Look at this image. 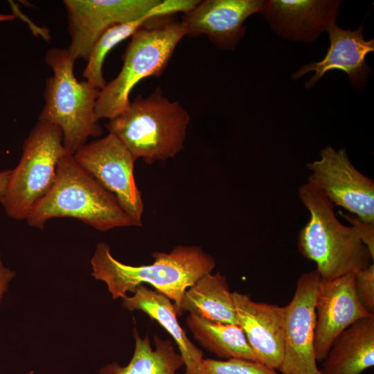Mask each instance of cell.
Here are the masks:
<instances>
[{"label": "cell", "mask_w": 374, "mask_h": 374, "mask_svg": "<svg viewBox=\"0 0 374 374\" xmlns=\"http://www.w3.org/2000/svg\"><path fill=\"white\" fill-rule=\"evenodd\" d=\"M152 264L132 266L114 258L105 242L97 244L91 259V275L103 281L112 299L125 298L140 285L148 283L172 301L178 316L185 292L200 278L211 273L214 258L196 245H178L169 253L154 252Z\"/></svg>", "instance_id": "6da1fadb"}, {"label": "cell", "mask_w": 374, "mask_h": 374, "mask_svg": "<svg viewBox=\"0 0 374 374\" xmlns=\"http://www.w3.org/2000/svg\"><path fill=\"white\" fill-rule=\"evenodd\" d=\"M54 217H73L100 231L135 226L116 197L66 153L58 161L55 182L26 218L43 229Z\"/></svg>", "instance_id": "7a4b0ae2"}, {"label": "cell", "mask_w": 374, "mask_h": 374, "mask_svg": "<svg viewBox=\"0 0 374 374\" xmlns=\"http://www.w3.org/2000/svg\"><path fill=\"white\" fill-rule=\"evenodd\" d=\"M298 194L310 213L299 233V251L316 263L321 279L331 280L355 274L373 262L374 258L354 228L339 222L334 205L317 188L306 182Z\"/></svg>", "instance_id": "3957f363"}, {"label": "cell", "mask_w": 374, "mask_h": 374, "mask_svg": "<svg viewBox=\"0 0 374 374\" xmlns=\"http://www.w3.org/2000/svg\"><path fill=\"white\" fill-rule=\"evenodd\" d=\"M189 123L187 110L157 88L146 98L138 96L105 127L136 159L152 163L181 151Z\"/></svg>", "instance_id": "277c9868"}, {"label": "cell", "mask_w": 374, "mask_h": 374, "mask_svg": "<svg viewBox=\"0 0 374 374\" xmlns=\"http://www.w3.org/2000/svg\"><path fill=\"white\" fill-rule=\"evenodd\" d=\"M45 61L53 75L46 80L45 103L38 120L59 127L64 148L73 154L89 137L102 134V127L95 117L100 90L86 80H77L73 71L75 61L67 48L48 49Z\"/></svg>", "instance_id": "5b68a950"}, {"label": "cell", "mask_w": 374, "mask_h": 374, "mask_svg": "<svg viewBox=\"0 0 374 374\" xmlns=\"http://www.w3.org/2000/svg\"><path fill=\"white\" fill-rule=\"evenodd\" d=\"M148 24L132 36L123 53V64L118 75L100 90L95 109L98 121L102 118L111 120L125 110L134 87L145 78L161 75L179 41L186 36L181 22Z\"/></svg>", "instance_id": "8992f818"}, {"label": "cell", "mask_w": 374, "mask_h": 374, "mask_svg": "<svg viewBox=\"0 0 374 374\" xmlns=\"http://www.w3.org/2000/svg\"><path fill=\"white\" fill-rule=\"evenodd\" d=\"M66 153L61 129L38 120L24 142L20 161L11 171L1 203L8 217L26 220L52 188L58 161Z\"/></svg>", "instance_id": "52a82bcc"}, {"label": "cell", "mask_w": 374, "mask_h": 374, "mask_svg": "<svg viewBox=\"0 0 374 374\" xmlns=\"http://www.w3.org/2000/svg\"><path fill=\"white\" fill-rule=\"evenodd\" d=\"M77 163L107 190L134 222L142 226L143 202L134 177L136 159L114 134L85 143L73 154Z\"/></svg>", "instance_id": "ba28073f"}, {"label": "cell", "mask_w": 374, "mask_h": 374, "mask_svg": "<svg viewBox=\"0 0 374 374\" xmlns=\"http://www.w3.org/2000/svg\"><path fill=\"white\" fill-rule=\"evenodd\" d=\"M307 182L317 188L335 206L364 222L374 224V182L350 162L346 148L327 146L319 159L307 164Z\"/></svg>", "instance_id": "9c48e42d"}, {"label": "cell", "mask_w": 374, "mask_h": 374, "mask_svg": "<svg viewBox=\"0 0 374 374\" xmlns=\"http://www.w3.org/2000/svg\"><path fill=\"white\" fill-rule=\"evenodd\" d=\"M320 276L303 274L291 301L285 305L283 374H321L314 353L315 302Z\"/></svg>", "instance_id": "30bf717a"}, {"label": "cell", "mask_w": 374, "mask_h": 374, "mask_svg": "<svg viewBox=\"0 0 374 374\" xmlns=\"http://www.w3.org/2000/svg\"><path fill=\"white\" fill-rule=\"evenodd\" d=\"M160 0H64L74 60H87L100 36L109 28L146 15Z\"/></svg>", "instance_id": "8fae6325"}, {"label": "cell", "mask_w": 374, "mask_h": 374, "mask_svg": "<svg viewBox=\"0 0 374 374\" xmlns=\"http://www.w3.org/2000/svg\"><path fill=\"white\" fill-rule=\"evenodd\" d=\"M314 353L323 362L337 337L369 313L356 294L355 274L325 280L320 278L315 302Z\"/></svg>", "instance_id": "7c38bea8"}, {"label": "cell", "mask_w": 374, "mask_h": 374, "mask_svg": "<svg viewBox=\"0 0 374 374\" xmlns=\"http://www.w3.org/2000/svg\"><path fill=\"white\" fill-rule=\"evenodd\" d=\"M238 326L242 330L258 362L280 368L284 352L285 307L253 301L232 292Z\"/></svg>", "instance_id": "4fadbf2b"}, {"label": "cell", "mask_w": 374, "mask_h": 374, "mask_svg": "<svg viewBox=\"0 0 374 374\" xmlns=\"http://www.w3.org/2000/svg\"><path fill=\"white\" fill-rule=\"evenodd\" d=\"M262 0H206L184 13L186 35H206L218 48L233 49L244 35V21L261 12Z\"/></svg>", "instance_id": "5bb4252c"}, {"label": "cell", "mask_w": 374, "mask_h": 374, "mask_svg": "<svg viewBox=\"0 0 374 374\" xmlns=\"http://www.w3.org/2000/svg\"><path fill=\"white\" fill-rule=\"evenodd\" d=\"M339 1L269 0L261 13L279 36L311 42L335 23Z\"/></svg>", "instance_id": "9a60e30c"}, {"label": "cell", "mask_w": 374, "mask_h": 374, "mask_svg": "<svg viewBox=\"0 0 374 374\" xmlns=\"http://www.w3.org/2000/svg\"><path fill=\"white\" fill-rule=\"evenodd\" d=\"M326 31L330 44L326 56L319 62L302 66L293 73L292 78L299 79L313 71L314 75L305 84L306 88H312L327 72L340 70L347 74L353 87H362L371 71L366 57L374 51L373 39H364L362 26L355 30H344L335 23Z\"/></svg>", "instance_id": "2e32d148"}, {"label": "cell", "mask_w": 374, "mask_h": 374, "mask_svg": "<svg viewBox=\"0 0 374 374\" xmlns=\"http://www.w3.org/2000/svg\"><path fill=\"white\" fill-rule=\"evenodd\" d=\"M123 300L124 308L145 312L170 335L184 359L185 374H201L202 351L190 341L179 325L177 310L171 300L144 284L138 286L132 296H126Z\"/></svg>", "instance_id": "e0dca14e"}, {"label": "cell", "mask_w": 374, "mask_h": 374, "mask_svg": "<svg viewBox=\"0 0 374 374\" xmlns=\"http://www.w3.org/2000/svg\"><path fill=\"white\" fill-rule=\"evenodd\" d=\"M374 366V314L344 330L323 360L321 374H361Z\"/></svg>", "instance_id": "ac0fdd59"}, {"label": "cell", "mask_w": 374, "mask_h": 374, "mask_svg": "<svg viewBox=\"0 0 374 374\" xmlns=\"http://www.w3.org/2000/svg\"><path fill=\"white\" fill-rule=\"evenodd\" d=\"M185 312L223 323L238 325L232 292L220 272L200 278L185 292L178 317Z\"/></svg>", "instance_id": "d6986e66"}, {"label": "cell", "mask_w": 374, "mask_h": 374, "mask_svg": "<svg viewBox=\"0 0 374 374\" xmlns=\"http://www.w3.org/2000/svg\"><path fill=\"white\" fill-rule=\"evenodd\" d=\"M135 348L130 362L121 366L116 362L108 364L100 369L99 374H176L184 361L175 351L172 341L163 340L154 335L155 348L152 349L149 335L141 338L134 327Z\"/></svg>", "instance_id": "ffe728a7"}, {"label": "cell", "mask_w": 374, "mask_h": 374, "mask_svg": "<svg viewBox=\"0 0 374 374\" xmlns=\"http://www.w3.org/2000/svg\"><path fill=\"white\" fill-rule=\"evenodd\" d=\"M186 325L194 339L217 357L258 362L242 330L238 325L213 321L193 314L187 316Z\"/></svg>", "instance_id": "44dd1931"}, {"label": "cell", "mask_w": 374, "mask_h": 374, "mask_svg": "<svg viewBox=\"0 0 374 374\" xmlns=\"http://www.w3.org/2000/svg\"><path fill=\"white\" fill-rule=\"evenodd\" d=\"M159 18L163 17L157 5L146 15L136 20L118 24L107 29L95 42L87 60V64L82 74L85 80L98 89H103L107 82L103 75V66L107 53L150 21Z\"/></svg>", "instance_id": "7402d4cb"}, {"label": "cell", "mask_w": 374, "mask_h": 374, "mask_svg": "<svg viewBox=\"0 0 374 374\" xmlns=\"http://www.w3.org/2000/svg\"><path fill=\"white\" fill-rule=\"evenodd\" d=\"M201 374H278L260 362L240 358L204 359Z\"/></svg>", "instance_id": "603a6c76"}, {"label": "cell", "mask_w": 374, "mask_h": 374, "mask_svg": "<svg viewBox=\"0 0 374 374\" xmlns=\"http://www.w3.org/2000/svg\"><path fill=\"white\" fill-rule=\"evenodd\" d=\"M355 287L362 305L371 314H374V264L355 274Z\"/></svg>", "instance_id": "cb8c5ba5"}, {"label": "cell", "mask_w": 374, "mask_h": 374, "mask_svg": "<svg viewBox=\"0 0 374 374\" xmlns=\"http://www.w3.org/2000/svg\"><path fill=\"white\" fill-rule=\"evenodd\" d=\"M339 213L354 228L362 243L374 258V224L364 222L351 213L344 214L341 211Z\"/></svg>", "instance_id": "d4e9b609"}, {"label": "cell", "mask_w": 374, "mask_h": 374, "mask_svg": "<svg viewBox=\"0 0 374 374\" xmlns=\"http://www.w3.org/2000/svg\"><path fill=\"white\" fill-rule=\"evenodd\" d=\"M15 276L14 271L4 266L0 252V304L3 294L8 289L10 282Z\"/></svg>", "instance_id": "484cf974"}, {"label": "cell", "mask_w": 374, "mask_h": 374, "mask_svg": "<svg viewBox=\"0 0 374 374\" xmlns=\"http://www.w3.org/2000/svg\"><path fill=\"white\" fill-rule=\"evenodd\" d=\"M11 171L9 169L0 171V203L4 198Z\"/></svg>", "instance_id": "4316f807"}, {"label": "cell", "mask_w": 374, "mask_h": 374, "mask_svg": "<svg viewBox=\"0 0 374 374\" xmlns=\"http://www.w3.org/2000/svg\"><path fill=\"white\" fill-rule=\"evenodd\" d=\"M17 18V15L15 14H6V13H0V23L1 22H6V21H12L15 20Z\"/></svg>", "instance_id": "83f0119b"}, {"label": "cell", "mask_w": 374, "mask_h": 374, "mask_svg": "<svg viewBox=\"0 0 374 374\" xmlns=\"http://www.w3.org/2000/svg\"><path fill=\"white\" fill-rule=\"evenodd\" d=\"M28 374H30V373H28Z\"/></svg>", "instance_id": "f1b7e54d"}]
</instances>
